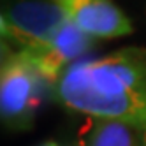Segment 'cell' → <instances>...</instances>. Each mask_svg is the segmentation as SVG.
<instances>
[{
	"label": "cell",
	"instance_id": "obj_1",
	"mask_svg": "<svg viewBox=\"0 0 146 146\" xmlns=\"http://www.w3.org/2000/svg\"><path fill=\"white\" fill-rule=\"evenodd\" d=\"M56 100L92 118L146 129V49L125 48L69 67L53 86Z\"/></svg>",
	"mask_w": 146,
	"mask_h": 146
},
{
	"label": "cell",
	"instance_id": "obj_2",
	"mask_svg": "<svg viewBox=\"0 0 146 146\" xmlns=\"http://www.w3.org/2000/svg\"><path fill=\"white\" fill-rule=\"evenodd\" d=\"M48 83L27 51H9L0 70V113L7 127L27 129L40 104Z\"/></svg>",
	"mask_w": 146,
	"mask_h": 146
},
{
	"label": "cell",
	"instance_id": "obj_3",
	"mask_svg": "<svg viewBox=\"0 0 146 146\" xmlns=\"http://www.w3.org/2000/svg\"><path fill=\"white\" fill-rule=\"evenodd\" d=\"M67 21L55 0H14L0 16L2 39L21 51H32Z\"/></svg>",
	"mask_w": 146,
	"mask_h": 146
},
{
	"label": "cell",
	"instance_id": "obj_4",
	"mask_svg": "<svg viewBox=\"0 0 146 146\" xmlns=\"http://www.w3.org/2000/svg\"><path fill=\"white\" fill-rule=\"evenodd\" d=\"M93 39L83 34L69 19L39 48L27 51L48 85L55 86L64 72L78 64V60L90 49Z\"/></svg>",
	"mask_w": 146,
	"mask_h": 146
},
{
	"label": "cell",
	"instance_id": "obj_5",
	"mask_svg": "<svg viewBox=\"0 0 146 146\" xmlns=\"http://www.w3.org/2000/svg\"><path fill=\"white\" fill-rule=\"evenodd\" d=\"M67 19L92 39H118L132 32V23L111 0H55Z\"/></svg>",
	"mask_w": 146,
	"mask_h": 146
},
{
	"label": "cell",
	"instance_id": "obj_6",
	"mask_svg": "<svg viewBox=\"0 0 146 146\" xmlns=\"http://www.w3.org/2000/svg\"><path fill=\"white\" fill-rule=\"evenodd\" d=\"M141 130L118 120L92 118L86 146H139Z\"/></svg>",
	"mask_w": 146,
	"mask_h": 146
},
{
	"label": "cell",
	"instance_id": "obj_7",
	"mask_svg": "<svg viewBox=\"0 0 146 146\" xmlns=\"http://www.w3.org/2000/svg\"><path fill=\"white\" fill-rule=\"evenodd\" d=\"M139 146H146V129L141 130V141H139Z\"/></svg>",
	"mask_w": 146,
	"mask_h": 146
},
{
	"label": "cell",
	"instance_id": "obj_8",
	"mask_svg": "<svg viewBox=\"0 0 146 146\" xmlns=\"http://www.w3.org/2000/svg\"><path fill=\"white\" fill-rule=\"evenodd\" d=\"M40 146H62V144H58V143H55V141H48V143L40 144Z\"/></svg>",
	"mask_w": 146,
	"mask_h": 146
}]
</instances>
